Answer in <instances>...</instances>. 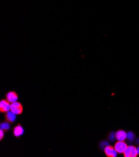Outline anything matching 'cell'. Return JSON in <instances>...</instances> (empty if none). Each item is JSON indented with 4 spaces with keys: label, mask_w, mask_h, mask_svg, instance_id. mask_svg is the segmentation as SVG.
I'll list each match as a JSON object with an SVG mask.
<instances>
[{
    "label": "cell",
    "mask_w": 139,
    "mask_h": 157,
    "mask_svg": "<svg viewBox=\"0 0 139 157\" xmlns=\"http://www.w3.org/2000/svg\"><path fill=\"white\" fill-rule=\"evenodd\" d=\"M11 111L16 115H20L23 113V108L22 105L19 102H14L11 105Z\"/></svg>",
    "instance_id": "6da1fadb"
},
{
    "label": "cell",
    "mask_w": 139,
    "mask_h": 157,
    "mask_svg": "<svg viewBox=\"0 0 139 157\" xmlns=\"http://www.w3.org/2000/svg\"><path fill=\"white\" fill-rule=\"evenodd\" d=\"M127 145L124 142V141H118L115 144L114 148L119 153H123L127 148Z\"/></svg>",
    "instance_id": "7a4b0ae2"
},
{
    "label": "cell",
    "mask_w": 139,
    "mask_h": 157,
    "mask_svg": "<svg viewBox=\"0 0 139 157\" xmlns=\"http://www.w3.org/2000/svg\"><path fill=\"white\" fill-rule=\"evenodd\" d=\"M123 155L125 157H136L138 155L137 149L134 146L127 147Z\"/></svg>",
    "instance_id": "3957f363"
},
{
    "label": "cell",
    "mask_w": 139,
    "mask_h": 157,
    "mask_svg": "<svg viewBox=\"0 0 139 157\" xmlns=\"http://www.w3.org/2000/svg\"><path fill=\"white\" fill-rule=\"evenodd\" d=\"M9 110H11V105L8 101L2 100L0 101V111L2 113H7Z\"/></svg>",
    "instance_id": "277c9868"
},
{
    "label": "cell",
    "mask_w": 139,
    "mask_h": 157,
    "mask_svg": "<svg viewBox=\"0 0 139 157\" xmlns=\"http://www.w3.org/2000/svg\"><path fill=\"white\" fill-rule=\"evenodd\" d=\"M104 151L105 155L109 157H115L117 154V152L115 150V149L112 146H109V145H107L105 148Z\"/></svg>",
    "instance_id": "5b68a950"
},
{
    "label": "cell",
    "mask_w": 139,
    "mask_h": 157,
    "mask_svg": "<svg viewBox=\"0 0 139 157\" xmlns=\"http://www.w3.org/2000/svg\"><path fill=\"white\" fill-rule=\"evenodd\" d=\"M6 100L11 103H13L14 102H16L18 99V95L14 91L8 92L6 94Z\"/></svg>",
    "instance_id": "8992f818"
},
{
    "label": "cell",
    "mask_w": 139,
    "mask_h": 157,
    "mask_svg": "<svg viewBox=\"0 0 139 157\" xmlns=\"http://www.w3.org/2000/svg\"><path fill=\"white\" fill-rule=\"evenodd\" d=\"M127 136V134L123 130H119L115 133V138L118 141H125Z\"/></svg>",
    "instance_id": "52a82bcc"
},
{
    "label": "cell",
    "mask_w": 139,
    "mask_h": 157,
    "mask_svg": "<svg viewBox=\"0 0 139 157\" xmlns=\"http://www.w3.org/2000/svg\"><path fill=\"white\" fill-rule=\"evenodd\" d=\"M24 133V129L20 124L17 125L13 130V134L15 136L18 137Z\"/></svg>",
    "instance_id": "ba28073f"
},
{
    "label": "cell",
    "mask_w": 139,
    "mask_h": 157,
    "mask_svg": "<svg viewBox=\"0 0 139 157\" xmlns=\"http://www.w3.org/2000/svg\"><path fill=\"white\" fill-rule=\"evenodd\" d=\"M16 114L14 113L12 111H9L6 114V120L9 123H13L16 120Z\"/></svg>",
    "instance_id": "9c48e42d"
},
{
    "label": "cell",
    "mask_w": 139,
    "mask_h": 157,
    "mask_svg": "<svg viewBox=\"0 0 139 157\" xmlns=\"http://www.w3.org/2000/svg\"><path fill=\"white\" fill-rule=\"evenodd\" d=\"M0 128H1V130H3V131L8 130L10 128L9 122H4L1 123V124H0Z\"/></svg>",
    "instance_id": "30bf717a"
},
{
    "label": "cell",
    "mask_w": 139,
    "mask_h": 157,
    "mask_svg": "<svg viewBox=\"0 0 139 157\" xmlns=\"http://www.w3.org/2000/svg\"><path fill=\"white\" fill-rule=\"evenodd\" d=\"M127 138L130 141H133V140H134V138H135V135H134V134L132 132H129V133H127Z\"/></svg>",
    "instance_id": "8fae6325"
},
{
    "label": "cell",
    "mask_w": 139,
    "mask_h": 157,
    "mask_svg": "<svg viewBox=\"0 0 139 157\" xmlns=\"http://www.w3.org/2000/svg\"><path fill=\"white\" fill-rule=\"evenodd\" d=\"M115 137V135L114 134V133H111L110 136H109V139L111 140V141H113L114 140V138Z\"/></svg>",
    "instance_id": "7c38bea8"
},
{
    "label": "cell",
    "mask_w": 139,
    "mask_h": 157,
    "mask_svg": "<svg viewBox=\"0 0 139 157\" xmlns=\"http://www.w3.org/2000/svg\"><path fill=\"white\" fill-rule=\"evenodd\" d=\"M4 137V131L3 130H0V140H2Z\"/></svg>",
    "instance_id": "4fadbf2b"
},
{
    "label": "cell",
    "mask_w": 139,
    "mask_h": 157,
    "mask_svg": "<svg viewBox=\"0 0 139 157\" xmlns=\"http://www.w3.org/2000/svg\"><path fill=\"white\" fill-rule=\"evenodd\" d=\"M137 152H138V155H139V147L137 148Z\"/></svg>",
    "instance_id": "5bb4252c"
}]
</instances>
